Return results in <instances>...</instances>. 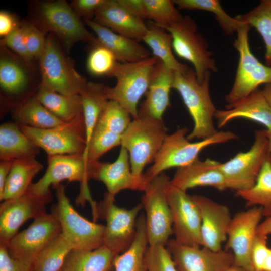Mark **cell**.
I'll list each match as a JSON object with an SVG mask.
<instances>
[{
	"label": "cell",
	"instance_id": "obj_52",
	"mask_svg": "<svg viewBox=\"0 0 271 271\" xmlns=\"http://www.w3.org/2000/svg\"><path fill=\"white\" fill-rule=\"evenodd\" d=\"M14 161L1 160L0 162V194L2 193L5 184L10 172Z\"/></svg>",
	"mask_w": 271,
	"mask_h": 271
},
{
	"label": "cell",
	"instance_id": "obj_12",
	"mask_svg": "<svg viewBox=\"0 0 271 271\" xmlns=\"http://www.w3.org/2000/svg\"><path fill=\"white\" fill-rule=\"evenodd\" d=\"M265 129L255 131L254 140L250 148L240 152L218 168L235 192L250 188L255 184L265 162L270 156Z\"/></svg>",
	"mask_w": 271,
	"mask_h": 271
},
{
	"label": "cell",
	"instance_id": "obj_27",
	"mask_svg": "<svg viewBox=\"0 0 271 271\" xmlns=\"http://www.w3.org/2000/svg\"><path fill=\"white\" fill-rule=\"evenodd\" d=\"M31 65L1 45L0 86L5 92L16 95L22 92L30 82Z\"/></svg>",
	"mask_w": 271,
	"mask_h": 271
},
{
	"label": "cell",
	"instance_id": "obj_45",
	"mask_svg": "<svg viewBox=\"0 0 271 271\" xmlns=\"http://www.w3.org/2000/svg\"><path fill=\"white\" fill-rule=\"evenodd\" d=\"M26 48L30 58L39 60L44 49L46 37L33 23L23 22Z\"/></svg>",
	"mask_w": 271,
	"mask_h": 271
},
{
	"label": "cell",
	"instance_id": "obj_36",
	"mask_svg": "<svg viewBox=\"0 0 271 271\" xmlns=\"http://www.w3.org/2000/svg\"><path fill=\"white\" fill-rule=\"evenodd\" d=\"M235 195L246 202L247 206H259L264 217L271 216V155L264 163L254 185Z\"/></svg>",
	"mask_w": 271,
	"mask_h": 271
},
{
	"label": "cell",
	"instance_id": "obj_8",
	"mask_svg": "<svg viewBox=\"0 0 271 271\" xmlns=\"http://www.w3.org/2000/svg\"><path fill=\"white\" fill-rule=\"evenodd\" d=\"M251 27L244 24L237 31L233 42L239 58L232 86L225 97V107L230 106L247 97L262 84L271 82V66L260 62L251 51L249 31Z\"/></svg>",
	"mask_w": 271,
	"mask_h": 271
},
{
	"label": "cell",
	"instance_id": "obj_22",
	"mask_svg": "<svg viewBox=\"0 0 271 271\" xmlns=\"http://www.w3.org/2000/svg\"><path fill=\"white\" fill-rule=\"evenodd\" d=\"M219 163L209 158L201 161L198 158L178 168L171 183L186 192L199 186H210L220 191L231 189L229 182L218 168Z\"/></svg>",
	"mask_w": 271,
	"mask_h": 271
},
{
	"label": "cell",
	"instance_id": "obj_49",
	"mask_svg": "<svg viewBox=\"0 0 271 271\" xmlns=\"http://www.w3.org/2000/svg\"><path fill=\"white\" fill-rule=\"evenodd\" d=\"M107 0H75L71 7L80 18L91 20L96 12L106 2Z\"/></svg>",
	"mask_w": 271,
	"mask_h": 271
},
{
	"label": "cell",
	"instance_id": "obj_20",
	"mask_svg": "<svg viewBox=\"0 0 271 271\" xmlns=\"http://www.w3.org/2000/svg\"><path fill=\"white\" fill-rule=\"evenodd\" d=\"M192 196L201 212L202 246L214 251L221 250L232 219L229 208L204 196Z\"/></svg>",
	"mask_w": 271,
	"mask_h": 271
},
{
	"label": "cell",
	"instance_id": "obj_30",
	"mask_svg": "<svg viewBox=\"0 0 271 271\" xmlns=\"http://www.w3.org/2000/svg\"><path fill=\"white\" fill-rule=\"evenodd\" d=\"M116 256L104 245L93 250L73 249L60 271H110Z\"/></svg>",
	"mask_w": 271,
	"mask_h": 271
},
{
	"label": "cell",
	"instance_id": "obj_55",
	"mask_svg": "<svg viewBox=\"0 0 271 271\" xmlns=\"http://www.w3.org/2000/svg\"><path fill=\"white\" fill-rule=\"evenodd\" d=\"M225 271H250L245 269L243 267L238 266L235 265H232L228 268H227Z\"/></svg>",
	"mask_w": 271,
	"mask_h": 271
},
{
	"label": "cell",
	"instance_id": "obj_3",
	"mask_svg": "<svg viewBox=\"0 0 271 271\" xmlns=\"http://www.w3.org/2000/svg\"><path fill=\"white\" fill-rule=\"evenodd\" d=\"M187 132L188 129L183 127L167 135L153 165L144 173L149 181L167 169L189 164L198 158L204 149L210 146L225 143L238 138L231 131H220L209 138L191 142L186 136Z\"/></svg>",
	"mask_w": 271,
	"mask_h": 271
},
{
	"label": "cell",
	"instance_id": "obj_44",
	"mask_svg": "<svg viewBox=\"0 0 271 271\" xmlns=\"http://www.w3.org/2000/svg\"><path fill=\"white\" fill-rule=\"evenodd\" d=\"M145 262L147 271H178L165 246H148L145 254Z\"/></svg>",
	"mask_w": 271,
	"mask_h": 271
},
{
	"label": "cell",
	"instance_id": "obj_50",
	"mask_svg": "<svg viewBox=\"0 0 271 271\" xmlns=\"http://www.w3.org/2000/svg\"><path fill=\"white\" fill-rule=\"evenodd\" d=\"M20 24L18 19L5 11L0 12V36L2 38L12 32Z\"/></svg>",
	"mask_w": 271,
	"mask_h": 271
},
{
	"label": "cell",
	"instance_id": "obj_51",
	"mask_svg": "<svg viewBox=\"0 0 271 271\" xmlns=\"http://www.w3.org/2000/svg\"><path fill=\"white\" fill-rule=\"evenodd\" d=\"M126 10L136 17L145 19L143 0H117Z\"/></svg>",
	"mask_w": 271,
	"mask_h": 271
},
{
	"label": "cell",
	"instance_id": "obj_34",
	"mask_svg": "<svg viewBox=\"0 0 271 271\" xmlns=\"http://www.w3.org/2000/svg\"><path fill=\"white\" fill-rule=\"evenodd\" d=\"M148 246L145 215L141 214L137 220V232L131 245L114 259L115 271H147L145 254Z\"/></svg>",
	"mask_w": 271,
	"mask_h": 271
},
{
	"label": "cell",
	"instance_id": "obj_29",
	"mask_svg": "<svg viewBox=\"0 0 271 271\" xmlns=\"http://www.w3.org/2000/svg\"><path fill=\"white\" fill-rule=\"evenodd\" d=\"M43 168V165L35 158L14 160L0 194V200L15 199L25 194L32 184L33 178Z\"/></svg>",
	"mask_w": 271,
	"mask_h": 271
},
{
	"label": "cell",
	"instance_id": "obj_23",
	"mask_svg": "<svg viewBox=\"0 0 271 271\" xmlns=\"http://www.w3.org/2000/svg\"><path fill=\"white\" fill-rule=\"evenodd\" d=\"M174 72L160 61L155 65L151 77L146 99L138 110V115L162 120L170 105V92L174 80Z\"/></svg>",
	"mask_w": 271,
	"mask_h": 271
},
{
	"label": "cell",
	"instance_id": "obj_31",
	"mask_svg": "<svg viewBox=\"0 0 271 271\" xmlns=\"http://www.w3.org/2000/svg\"><path fill=\"white\" fill-rule=\"evenodd\" d=\"M35 97L52 114L64 122L83 117L79 94L63 95L40 86Z\"/></svg>",
	"mask_w": 271,
	"mask_h": 271
},
{
	"label": "cell",
	"instance_id": "obj_16",
	"mask_svg": "<svg viewBox=\"0 0 271 271\" xmlns=\"http://www.w3.org/2000/svg\"><path fill=\"white\" fill-rule=\"evenodd\" d=\"M61 233L57 218L53 213L46 212L34 219L27 228L18 233L7 247L13 258L33 264L41 250Z\"/></svg>",
	"mask_w": 271,
	"mask_h": 271
},
{
	"label": "cell",
	"instance_id": "obj_9",
	"mask_svg": "<svg viewBox=\"0 0 271 271\" xmlns=\"http://www.w3.org/2000/svg\"><path fill=\"white\" fill-rule=\"evenodd\" d=\"M163 29L171 35L173 49L176 55L192 64L199 83L203 82L208 72L218 71L213 54L208 49V44L191 17H183Z\"/></svg>",
	"mask_w": 271,
	"mask_h": 271
},
{
	"label": "cell",
	"instance_id": "obj_38",
	"mask_svg": "<svg viewBox=\"0 0 271 271\" xmlns=\"http://www.w3.org/2000/svg\"><path fill=\"white\" fill-rule=\"evenodd\" d=\"M173 2L179 10H201L214 14L219 26L227 35L236 33L240 27L246 24L227 14L218 0H173Z\"/></svg>",
	"mask_w": 271,
	"mask_h": 271
},
{
	"label": "cell",
	"instance_id": "obj_33",
	"mask_svg": "<svg viewBox=\"0 0 271 271\" xmlns=\"http://www.w3.org/2000/svg\"><path fill=\"white\" fill-rule=\"evenodd\" d=\"M148 30L142 39L151 49L153 56L174 72L182 71L188 66L180 63L173 54L172 37L170 33L154 23H147Z\"/></svg>",
	"mask_w": 271,
	"mask_h": 271
},
{
	"label": "cell",
	"instance_id": "obj_43",
	"mask_svg": "<svg viewBox=\"0 0 271 271\" xmlns=\"http://www.w3.org/2000/svg\"><path fill=\"white\" fill-rule=\"evenodd\" d=\"M121 138L122 135L95 126L84 154L92 161H98L105 153L121 145Z\"/></svg>",
	"mask_w": 271,
	"mask_h": 271
},
{
	"label": "cell",
	"instance_id": "obj_41",
	"mask_svg": "<svg viewBox=\"0 0 271 271\" xmlns=\"http://www.w3.org/2000/svg\"><path fill=\"white\" fill-rule=\"evenodd\" d=\"M145 19L165 28L183 17L171 0H143Z\"/></svg>",
	"mask_w": 271,
	"mask_h": 271
},
{
	"label": "cell",
	"instance_id": "obj_21",
	"mask_svg": "<svg viewBox=\"0 0 271 271\" xmlns=\"http://www.w3.org/2000/svg\"><path fill=\"white\" fill-rule=\"evenodd\" d=\"M94 180L103 182L107 189V193L114 197L123 190L144 192L149 181L144 174L141 176L133 174L128 153L123 147H121L114 162H100Z\"/></svg>",
	"mask_w": 271,
	"mask_h": 271
},
{
	"label": "cell",
	"instance_id": "obj_42",
	"mask_svg": "<svg viewBox=\"0 0 271 271\" xmlns=\"http://www.w3.org/2000/svg\"><path fill=\"white\" fill-rule=\"evenodd\" d=\"M131 118L130 114L119 103L109 100L95 126L122 135L131 122Z\"/></svg>",
	"mask_w": 271,
	"mask_h": 271
},
{
	"label": "cell",
	"instance_id": "obj_7",
	"mask_svg": "<svg viewBox=\"0 0 271 271\" xmlns=\"http://www.w3.org/2000/svg\"><path fill=\"white\" fill-rule=\"evenodd\" d=\"M167 135L162 120L142 116L132 120L122 135L121 145L128 153L133 174H143L145 166L154 162Z\"/></svg>",
	"mask_w": 271,
	"mask_h": 271
},
{
	"label": "cell",
	"instance_id": "obj_53",
	"mask_svg": "<svg viewBox=\"0 0 271 271\" xmlns=\"http://www.w3.org/2000/svg\"><path fill=\"white\" fill-rule=\"evenodd\" d=\"M271 234V216L266 217L259 224L257 231V235L268 236Z\"/></svg>",
	"mask_w": 271,
	"mask_h": 271
},
{
	"label": "cell",
	"instance_id": "obj_19",
	"mask_svg": "<svg viewBox=\"0 0 271 271\" xmlns=\"http://www.w3.org/2000/svg\"><path fill=\"white\" fill-rule=\"evenodd\" d=\"M46 204L28 192L3 201L0 205V244L7 246L26 221L46 213Z\"/></svg>",
	"mask_w": 271,
	"mask_h": 271
},
{
	"label": "cell",
	"instance_id": "obj_25",
	"mask_svg": "<svg viewBox=\"0 0 271 271\" xmlns=\"http://www.w3.org/2000/svg\"><path fill=\"white\" fill-rule=\"evenodd\" d=\"M217 110L215 114L218 128L238 118L248 119L271 130V107L264 97L261 90L257 89L234 104Z\"/></svg>",
	"mask_w": 271,
	"mask_h": 271
},
{
	"label": "cell",
	"instance_id": "obj_6",
	"mask_svg": "<svg viewBox=\"0 0 271 271\" xmlns=\"http://www.w3.org/2000/svg\"><path fill=\"white\" fill-rule=\"evenodd\" d=\"M34 24L44 33L50 32L62 42L67 51L78 42L96 41L80 18L65 1H46L37 7Z\"/></svg>",
	"mask_w": 271,
	"mask_h": 271
},
{
	"label": "cell",
	"instance_id": "obj_4",
	"mask_svg": "<svg viewBox=\"0 0 271 271\" xmlns=\"http://www.w3.org/2000/svg\"><path fill=\"white\" fill-rule=\"evenodd\" d=\"M56 190L57 203L52 213L58 219L61 234L73 249L93 250L103 245L105 226L86 219L73 208L60 183L52 186Z\"/></svg>",
	"mask_w": 271,
	"mask_h": 271
},
{
	"label": "cell",
	"instance_id": "obj_47",
	"mask_svg": "<svg viewBox=\"0 0 271 271\" xmlns=\"http://www.w3.org/2000/svg\"><path fill=\"white\" fill-rule=\"evenodd\" d=\"M1 45L11 50L23 60L31 64L32 61L29 57L26 46L23 23H20L12 32L2 38Z\"/></svg>",
	"mask_w": 271,
	"mask_h": 271
},
{
	"label": "cell",
	"instance_id": "obj_40",
	"mask_svg": "<svg viewBox=\"0 0 271 271\" xmlns=\"http://www.w3.org/2000/svg\"><path fill=\"white\" fill-rule=\"evenodd\" d=\"M92 45L86 61L88 71L96 76L113 77L119 63L114 55L96 40Z\"/></svg>",
	"mask_w": 271,
	"mask_h": 271
},
{
	"label": "cell",
	"instance_id": "obj_17",
	"mask_svg": "<svg viewBox=\"0 0 271 271\" xmlns=\"http://www.w3.org/2000/svg\"><path fill=\"white\" fill-rule=\"evenodd\" d=\"M262 217V208L253 206L237 212L232 217L227 232L226 250L230 249L232 251L234 265L254 271L251 251Z\"/></svg>",
	"mask_w": 271,
	"mask_h": 271
},
{
	"label": "cell",
	"instance_id": "obj_54",
	"mask_svg": "<svg viewBox=\"0 0 271 271\" xmlns=\"http://www.w3.org/2000/svg\"><path fill=\"white\" fill-rule=\"evenodd\" d=\"M261 91L264 97L271 107V82L265 84Z\"/></svg>",
	"mask_w": 271,
	"mask_h": 271
},
{
	"label": "cell",
	"instance_id": "obj_1",
	"mask_svg": "<svg viewBox=\"0 0 271 271\" xmlns=\"http://www.w3.org/2000/svg\"><path fill=\"white\" fill-rule=\"evenodd\" d=\"M210 75L208 72L199 83L193 68L188 67L174 72L173 88L180 94L194 123L192 130L187 136L189 141L207 139L218 132L214 124L217 109L210 94Z\"/></svg>",
	"mask_w": 271,
	"mask_h": 271
},
{
	"label": "cell",
	"instance_id": "obj_28",
	"mask_svg": "<svg viewBox=\"0 0 271 271\" xmlns=\"http://www.w3.org/2000/svg\"><path fill=\"white\" fill-rule=\"evenodd\" d=\"M39 149L24 134L17 123L6 122L1 125V160L35 158Z\"/></svg>",
	"mask_w": 271,
	"mask_h": 271
},
{
	"label": "cell",
	"instance_id": "obj_14",
	"mask_svg": "<svg viewBox=\"0 0 271 271\" xmlns=\"http://www.w3.org/2000/svg\"><path fill=\"white\" fill-rule=\"evenodd\" d=\"M114 201L115 197L106 193L99 207L106 222L103 245L117 255L131 245L136 234L138 216L143 206L141 203L127 209L117 206Z\"/></svg>",
	"mask_w": 271,
	"mask_h": 271
},
{
	"label": "cell",
	"instance_id": "obj_39",
	"mask_svg": "<svg viewBox=\"0 0 271 271\" xmlns=\"http://www.w3.org/2000/svg\"><path fill=\"white\" fill-rule=\"evenodd\" d=\"M72 250L71 246L60 234L38 253L33 263V271H60Z\"/></svg>",
	"mask_w": 271,
	"mask_h": 271
},
{
	"label": "cell",
	"instance_id": "obj_18",
	"mask_svg": "<svg viewBox=\"0 0 271 271\" xmlns=\"http://www.w3.org/2000/svg\"><path fill=\"white\" fill-rule=\"evenodd\" d=\"M166 247L178 271H225L234 264L233 253L226 250L185 245L174 239H169Z\"/></svg>",
	"mask_w": 271,
	"mask_h": 271
},
{
	"label": "cell",
	"instance_id": "obj_46",
	"mask_svg": "<svg viewBox=\"0 0 271 271\" xmlns=\"http://www.w3.org/2000/svg\"><path fill=\"white\" fill-rule=\"evenodd\" d=\"M267 240V236L256 235L251 251L254 271H271V248Z\"/></svg>",
	"mask_w": 271,
	"mask_h": 271
},
{
	"label": "cell",
	"instance_id": "obj_56",
	"mask_svg": "<svg viewBox=\"0 0 271 271\" xmlns=\"http://www.w3.org/2000/svg\"><path fill=\"white\" fill-rule=\"evenodd\" d=\"M265 132L268 138L269 149L271 154V130H267L265 129Z\"/></svg>",
	"mask_w": 271,
	"mask_h": 271
},
{
	"label": "cell",
	"instance_id": "obj_32",
	"mask_svg": "<svg viewBox=\"0 0 271 271\" xmlns=\"http://www.w3.org/2000/svg\"><path fill=\"white\" fill-rule=\"evenodd\" d=\"M108 87L102 83L88 82L79 94L86 129V145L101 114L109 100Z\"/></svg>",
	"mask_w": 271,
	"mask_h": 271
},
{
	"label": "cell",
	"instance_id": "obj_5",
	"mask_svg": "<svg viewBox=\"0 0 271 271\" xmlns=\"http://www.w3.org/2000/svg\"><path fill=\"white\" fill-rule=\"evenodd\" d=\"M40 86L65 95L79 94L87 82L75 70L62 50L56 36L50 33L39 60Z\"/></svg>",
	"mask_w": 271,
	"mask_h": 271
},
{
	"label": "cell",
	"instance_id": "obj_10",
	"mask_svg": "<svg viewBox=\"0 0 271 271\" xmlns=\"http://www.w3.org/2000/svg\"><path fill=\"white\" fill-rule=\"evenodd\" d=\"M159 60L153 56L135 62L118 64L113 75L116 83L108 87V99L119 103L132 119L138 117L139 102L148 91L152 71Z\"/></svg>",
	"mask_w": 271,
	"mask_h": 271
},
{
	"label": "cell",
	"instance_id": "obj_2",
	"mask_svg": "<svg viewBox=\"0 0 271 271\" xmlns=\"http://www.w3.org/2000/svg\"><path fill=\"white\" fill-rule=\"evenodd\" d=\"M48 167L44 175L32 183L28 193L46 203L52 200L50 186L64 180L79 181L81 184L80 198L87 199L90 196L88 181L95 178L100 162L90 160L83 153L47 156Z\"/></svg>",
	"mask_w": 271,
	"mask_h": 271
},
{
	"label": "cell",
	"instance_id": "obj_26",
	"mask_svg": "<svg viewBox=\"0 0 271 271\" xmlns=\"http://www.w3.org/2000/svg\"><path fill=\"white\" fill-rule=\"evenodd\" d=\"M84 22L95 34L96 42L110 50L119 62H135L151 57L150 52L138 41L118 34L94 20Z\"/></svg>",
	"mask_w": 271,
	"mask_h": 271
},
{
	"label": "cell",
	"instance_id": "obj_11",
	"mask_svg": "<svg viewBox=\"0 0 271 271\" xmlns=\"http://www.w3.org/2000/svg\"><path fill=\"white\" fill-rule=\"evenodd\" d=\"M164 172L148 182L142 204L146 214V224L149 246H165L173 234V220L167 200L166 189L170 182Z\"/></svg>",
	"mask_w": 271,
	"mask_h": 271
},
{
	"label": "cell",
	"instance_id": "obj_35",
	"mask_svg": "<svg viewBox=\"0 0 271 271\" xmlns=\"http://www.w3.org/2000/svg\"><path fill=\"white\" fill-rule=\"evenodd\" d=\"M13 116L17 124L38 129L51 128L66 123L52 114L35 96L18 105Z\"/></svg>",
	"mask_w": 271,
	"mask_h": 271
},
{
	"label": "cell",
	"instance_id": "obj_13",
	"mask_svg": "<svg viewBox=\"0 0 271 271\" xmlns=\"http://www.w3.org/2000/svg\"><path fill=\"white\" fill-rule=\"evenodd\" d=\"M18 125L24 134L39 148L44 150L47 156L82 154L85 151L86 134L83 117L47 129Z\"/></svg>",
	"mask_w": 271,
	"mask_h": 271
},
{
	"label": "cell",
	"instance_id": "obj_48",
	"mask_svg": "<svg viewBox=\"0 0 271 271\" xmlns=\"http://www.w3.org/2000/svg\"><path fill=\"white\" fill-rule=\"evenodd\" d=\"M0 271H33V264L13 258L7 246L0 244Z\"/></svg>",
	"mask_w": 271,
	"mask_h": 271
},
{
	"label": "cell",
	"instance_id": "obj_24",
	"mask_svg": "<svg viewBox=\"0 0 271 271\" xmlns=\"http://www.w3.org/2000/svg\"><path fill=\"white\" fill-rule=\"evenodd\" d=\"M94 17L100 25L138 42L142 40L148 30L143 20L131 14L117 0H107Z\"/></svg>",
	"mask_w": 271,
	"mask_h": 271
},
{
	"label": "cell",
	"instance_id": "obj_15",
	"mask_svg": "<svg viewBox=\"0 0 271 271\" xmlns=\"http://www.w3.org/2000/svg\"><path fill=\"white\" fill-rule=\"evenodd\" d=\"M166 193L172 216L174 239L183 245L202 246L201 212L193 196L173 185L171 181Z\"/></svg>",
	"mask_w": 271,
	"mask_h": 271
},
{
	"label": "cell",
	"instance_id": "obj_37",
	"mask_svg": "<svg viewBox=\"0 0 271 271\" xmlns=\"http://www.w3.org/2000/svg\"><path fill=\"white\" fill-rule=\"evenodd\" d=\"M235 17L255 28L260 35L265 47V64L271 66V0H262L248 13Z\"/></svg>",
	"mask_w": 271,
	"mask_h": 271
}]
</instances>
